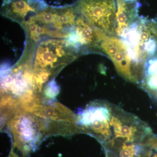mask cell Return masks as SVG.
I'll return each mask as SVG.
<instances>
[{"label": "cell", "instance_id": "1", "mask_svg": "<svg viewBox=\"0 0 157 157\" xmlns=\"http://www.w3.org/2000/svg\"><path fill=\"white\" fill-rule=\"evenodd\" d=\"M76 18V12L70 6L57 8L48 6L22 25L28 35L35 40L46 34L63 38L75 30Z\"/></svg>", "mask_w": 157, "mask_h": 157}, {"label": "cell", "instance_id": "2", "mask_svg": "<svg viewBox=\"0 0 157 157\" xmlns=\"http://www.w3.org/2000/svg\"><path fill=\"white\" fill-rule=\"evenodd\" d=\"M121 37L132 59L145 67L157 51V20L139 17Z\"/></svg>", "mask_w": 157, "mask_h": 157}, {"label": "cell", "instance_id": "3", "mask_svg": "<svg viewBox=\"0 0 157 157\" xmlns=\"http://www.w3.org/2000/svg\"><path fill=\"white\" fill-rule=\"evenodd\" d=\"M99 52L110 59L118 73L125 79L140 85L143 81L145 67L134 60L124 42L116 35L105 32L99 45Z\"/></svg>", "mask_w": 157, "mask_h": 157}, {"label": "cell", "instance_id": "4", "mask_svg": "<svg viewBox=\"0 0 157 157\" xmlns=\"http://www.w3.org/2000/svg\"><path fill=\"white\" fill-rule=\"evenodd\" d=\"M80 53L69 40L48 39L40 43L37 48L34 69L36 71L48 73L49 69L62 67L72 62Z\"/></svg>", "mask_w": 157, "mask_h": 157}, {"label": "cell", "instance_id": "5", "mask_svg": "<svg viewBox=\"0 0 157 157\" xmlns=\"http://www.w3.org/2000/svg\"><path fill=\"white\" fill-rule=\"evenodd\" d=\"M74 6L78 14L91 25L115 35V0H78Z\"/></svg>", "mask_w": 157, "mask_h": 157}, {"label": "cell", "instance_id": "6", "mask_svg": "<svg viewBox=\"0 0 157 157\" xmlns=\"http://www.w3.org/2000/svg\"><path fill=\"white\" fill-rule=\"evenodd\" d=\"M48 7L40 0H3L1 13L21 24Z\"/></svg>", "mask_w": 157, "mask_h": 157}, {"label": "cell", "instance_id": "7", "mask_svg": "<svg viewBox=\"0 0 157 157\" xmlns=\"http://www.w3.org/2000/svg\"><path fill=\"white\" fill-rule=\"evenodd\" d=\"M116 1L115 17L116 36H121L138 18V11L141 6L138 2Z\"/></svg>", "mask_w": 157, "mask_h": 157}, {"label": "cell", "instance_id": "8", "mask_svg": "<svg viewBox=\"0 0 157 157\" xmlns=\"http://www.w3.org/2000/svg\"><path fill=\"white\" fill-rule=\"evenodd\" d=\"M9 157H19L18 156H17V155L15 154V153H14L13 152H12V153L11 154V155H10Z\"/></svg>", "mask_w": 157, "mask_h": 157}, {"label": "cell", "instance_id": "9", "mask_svg": "<svg viewBox=\"0 0 157 157\" xmlns=\"http://www.w3.org/2000/svg\"><path fill=\"white\" fill-rule=\"evenodd\" d=\"M124 1L128 2H137V0H124Z\"/></svg>", "mask_w": 157, "mask_h": 157}]
</instances>
